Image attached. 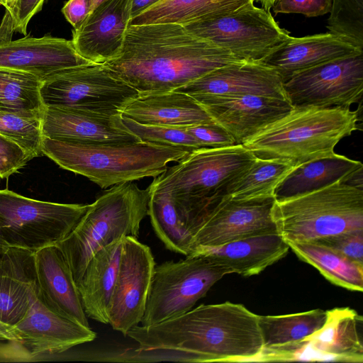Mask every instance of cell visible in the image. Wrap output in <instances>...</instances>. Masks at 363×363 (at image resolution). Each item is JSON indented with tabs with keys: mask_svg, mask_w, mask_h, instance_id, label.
I'll return each instance as SVG.
<instances>
[{
	"mask_svg": "<svg viewBox=\"0 0 363 363\" xmlns=\"http://www.w3.org/2000/svg\"><path fill=\"white\" fill-rule=\"evenodd\" d=\"M241 61L183 25H129L123 48L104 63L139 94L174 91L221 67Z\"/></svg>",
	"mask_w": 363,
	"mask_h": 363,
	"instance_id": "6da1fadb",
	"label": "cell"
},
{
	"mask_svg": "<svg viewBox=\"0 0 363 363\" xmlns=\"http://www.w3.org/2000/svg\"><path fill=\"white\" fill-rule=\"evenodd\" d=\"M258 317L240 303L202 304L157 324L138 325L126 336L140 350L179 353L184 362H258L263 349Z\"/></svg>",
	"mask_w": 363,
	"mask_h": 363,
	"instance_id": "7a4b0ae2",
	"label": "cell"
},
{
	"mask_svg": "<svg viewBox=\"0 0 363 363\" xmlns=\"http://www.w3.org/2000/svg\"><path fill=\"white\" fill-rule=\"evenodd\" d=\"M256 158L242 144L193 150L149 186L170 194L182 229L193 240L229 184Z\"/></svg>",
	"mask_w": 363,
	"mask_h": 363,
	"instance_id": "3957f363",
	"label": "cell"
},
{
	"mask_svg": "<svg viewBox=\"0 0 363 363\" xmlns=\"http://www.w3.org/2000/svg\"><path fill=\"white\" fill-rule=\"evenodd\" d=\"M42 152L61 168L82 175L101 189L156 177L189 150L147 142L77 143L43 138Z\"/></svg>",
	"mask_w": 363,
	"mask_h": 363,
	"instance_id": "277c9868",
	"label": "cell"
},
{
	"mask_svg": "<svg viewBox=\"0 0 363 363\" xmlns=\"http://www.w3.org/2000/svg\"><path fill=\"white\" fill-rule=\"evenodd\" d=\"M357 121L349 107H293L242 145L257 157L300 164L335 154L336 145L358 128Z\"/></svg>",
	"mask_w": 363,
	"mask_h": 363,
	"instance_id": "5b68a950",
	"label": "cell"
},
{
	"mask_svg": "<svg viewBox=\"0 0 363 363\" xmlns=\"http://www.w3.org/2000/svg\"><path fill=\"white\" fill-rule=\"evenodd\" d=\"M148 186L133 182L116 184L89 204L69 233L56 243L77 283L91 257L113 241L126 236L138 238L140 224L147 216Z\"/></svg>",
	"mask_w": 363,
	"mask_h": 363,
	"instance_id": "8992f818",
	"label": "cell"
},
{
	"mask_svg": "<svg viewBox=\"0 0 363 363\" xmlns=\"http://www.w3.org/2000/svg\"><path fill=\"white\" fill-rule=\"evenodd\" d=\"M272 216L277 233L286 242L363 229V189L339 181L310 193L275 200Z\"/></svg>",
	"mask_w": 363,
	"mask_h": 363,
	"instance_id": "52a82bcc",
	"label": "cell"
},
{
	"mask_svg": "<svg viewBox=\"0 0 363 363\" xmlns=\"http://www.w3.org/2000/svg\"><path fill=\"white\" fill-rule=\"evenodd\" d=\"M88 206L39 201L0 189V239L8 247L35 252L64 239Z\"/></svg>",
	"mask_w": 363,
	"mask_h": 363,
	"instance_id": "ba28073f",
	"label": "cell"
},
{
	"mask_svg": "<svg viewBox=\"0 0 363 363\" xmlns=\"http://www.w3.org/2000/svg\"><path fill=\"white\" fill-rule=\"evenodd\" d=\"M45 107L121 115L138 92L104 64L89 63L60 70L42 81Z\"/></svg>",
	"mask_w": 363,
	"mask_h": 363,
	"instance_id": "9c48e42d",
	"label": "cell"
},
{
	"mask_svg": "<svg viewBox=\"0 0 363 363\" xmlns=\"http://www.w3.org/2000/svg\"><path fill=\"white\" fill-rule=\"evenodd\" d=\"M228 269L201 255L155 265L141 325L148 326L193 308Z\"/></svg>",
	"mask_w": 363,
	"mask_h": 363,
	"instance_id": "30bf717a",
	"label": "cell"
},
{
	"mask_svg": "<svg viewBox=\"0 0 363 363\" xmlns=\"http://www.w3.org/2000/svg\"><path fill=\"white\" fill-rule=\"evenodd\" d=\"M184 26L194 35L248 62H260L290 36L270 12L255 6L254 2Z\"/></svg>",
	"mask_w": 363,
	"mask_h": 363,
	"instance_id": "8fae6325",
	"label": "cell"
},
{
	"mask_svg": "<svg viewBox=\"0 0 363 363\" xmlns=\"http://www.w3.org/2000/svg\"><path fill=\"white\" fill-rule=\"evenodd\" d=\"M293 107H349L363 94V52L332 60L294 74L284 83Z\"/></svg>",
	"mask_w": 363,
	"mask_h": 363,
	"instance_id": "7c38bea8",
	"label": "cell"
},
{
	"mask_svg": "<svg viewBox=\"0 0 363 363\" xmlns=\"http://www.w3.org/2000/svg\"><path fill=\"white\" fill-rule=\"evenodd\" d=\"M155 265L147 245L131 236L123 238L108 318L111 328L124 336L141 322Z\"/></svg>",
	"mask_w": 363,
	"mask_h": 363,
	"instance_id": "4fadbf2b",
	"label": "cell"
},
{
	"mask_svg": "<svg viewBox=\"0 0 363 363\" xmlns=\"http://www.w3.org/2000/svg\"><path fill=\"white\" fill-rule=\"evenodd\" d=\"M96 334L50 308L38 292L26 315L16 325L0 333V341L15 343L32 357L63 352L93 341Z\"/></svg>",
	"mask_w": 363,
	"mask_h": 363,
	"instance_id": "5bb4252c",
	"label": "cell"
},
{
	"mask_svg": "<svg viewBox=\"0 0 363 363\" xmlns=\"http://www.w3.org/2000/svg\"><path fill=\"white\" fill-rule=\"evenodd\" d=\"M274 201V197L235 200L224 196L194 237L191 252L198 246H217L277 233L272 216Z\"/></svg>",
	"mask_w": 363,
	"mask_h": 363,
	"instance_id": "9a60e30c",
	"label": "cell"
},
{
	"mask_svg": "<svg viewBox=\"0 0 363 363\" xmlns=\"http://www.w3.org/2000/svg\"><path fill=\"white\" fill-rule=\"evenodd\" d=\"M174 91L195 99L250 94L287 100L280 75L262 62H241L221 67Z\"/></svg>",
	"mask_w": 363,
	"mask_h": 363,
	"instance_id": "2e32d148",
	"label": "cell"
},
{
	"mask_svg": "<svg viewBox=\"0 0 363 363\" xmlns=\"http://www.w3.org/2000/svg\"><path fill=\"white\" fill-rule=\"evenodd\" d=\"M44 137L77 143L126 144L141 140L123 125L121 115L84 110L45 107Z\"/></svg>",
	"mask_w": 363,
	"mask_h": 363,
	"instance_id": "e0dca14e",
	"label": "cell"
},
{
	"mask_svg": "<svg viewBox=\"0 0 363 363\" xmlns=\"http://www.w3.org/2000/svg\"><path fill=\"white\" fill-rule=\"evenodd\" d=\"M131 0H105L73 30L77 52L91 63L104 64L121 52L131 18Z\"/></svg>",
	"mask_w": 363,
	"mask_h": 363,
	"instance_id": "ac0fdd59",
	"label": "cell"
},
{
	"mask_svg": "<svg viewBox=\"0 0 363 363\" xmlns=\"http://www.w3.org/2000/svg\"><path fill=\"white\" fill-rule=\"evenodd\" d=\"M89 63L77 52L72 40L44 35L0 40V68L30 73L42 80L60 70Z\"/></svg>",
	"mask_w": 363,
	"mask_h": 363,
	"instance_id": "d6986e66",
	"label": "cell"
},
{
	"mask_svg": "<svg viewBox=\"0 0 363 363\" xmlns=\"http://www.w3.org/2000/svg\"><path fill=\"white\" fill-rule=\"evenodd\" d=\"M213 121L242 144L265 125L289 112L288 100L259 95L196 99Z\"/></svg>",
	"mask_w": 363,
	"mask_h": 363,
	"instance_id": "ffe728a7",
	"label": "cell"
},
{
	"mask_svg": "<svg viewBox=\"0 0 363 363\" xmlns=\"http://www.w3.org/2000/svg\"><path fill=\"white\" fill-rule=\"evenodd\" d=\"M301 361L363 362V318L349 307L327 311L323 327L307 337Z\"/></svg>",
	"mask_w": 363,
	"mask_h": 363,
	"instance_id": "44dd1931",
	"label": "cell"
},
{
	"mask_svg": "<svg viewBox=\"0 0 363 363\" xmlns=\"http://www.w3.org/2000/svg\"><path fill=\"white\" fill-rule=\"evenodd\" d=\"M38 294L57 313L90 328L71 269L56 244L34 252Z\"/></svg>",
	"mask_w": 363,
	"mask_h": 363,
	"instance_id": "7402d4cb",
	"label": "cell"
},
{
	"mask_svg": "<svg viewBox=\"0 0 363 363\" xmlns=\"http://www.w3.org/2000/svg\"><path fill=\"white\" fill-rule=\"evenodd\" d=\"M38 292L34 252L7 247L0 257V333L26 315Z\"/></svg>",
	"mask_w": 363,
	"mask_h": 363,
	"instance_id": "603a6c76",
	"label": "cell"
},
{
	"mask_svg": "<svg viewBox=\"0 0 363 363\" xmlns=\"http://www.w3.org/2000/svg\"><path fill=\"white\" fill-rule=\"evenodd\" d=\"M289 250L288 243L277 232L217 246H198L189 255L204 256L230 274L250 277L261 273L284 257Z\"/></svg>",
	"mask_w": 363,
	"mask_h": 363,
	"instance_id": "cb8c5ba5",
	"label": "cell"
},
{
	"mask_svg": "<svg viewBox=\"0 0 363 363\" xmlns=\"http://www.w3.org/2000/svg\"><path fill=\"white\" fill-rule=\"evenodd\" d=\"M363 52L330 32L289 36L260 62L274 69L284 83L294 74L332 60Z\"/></svg>",
	"mask_w": 363,
	"mask_h": 363,
	"instance_id": "d4e9b609",
	"label": "cell"
},
{
	"mask_svg": "<svg viewBox=\"0 0 363 363\" xmlns=\"http://www.w3.org/2000/svg\"><path fill=\"white\" fill-rule=\"evenodd\" d=\"M121 116L142 124L184 128L216 123L194 98L175 91L139 94Z\"/></svg>",
	"mask_w": 363,
	"mask_h": 363,
	"instance_id": "484cf974",
	"label": "cell"
},
{
	"mask_svg": "<svg viewBox=\"0 0 363 363\" xmlns=\"http://www.w3.org/2000/svg\"><path fill=\"white\" fill-rule=\"evenodd\" d=\"M123 238L96 252L77 283L87 318L104 324L108 323V310L118 275Z\"/></svg>",
	"mask_w": 363,
	"mask_h": 363,
	"instance_id": "4316f807",
	"label": "cell"
},
{
	"mask_svg": "<svg viewBox=\"0 0 363 363\" xmlns=\"http://www.w3.org/2000/svg\"><path fill=\"white\" fill-rule=\"evenodd\" d=\"M359 161L337 153L298 164L277 186L274 197L281 201L310 193L342 181L362 167Z\"/></svg>",
	"mask_w": 363,
	"mask_h": 363,
	"instance_id": "83f0119b",
	"label": "cell"
},
{
	"mask_svg": "<svg viewBox=\"0 0 363 363\" xmlns=\"http://www.w3.org/2000/svg\"><path fill=\"white\" fill-rule=\"evenodd\" d=\"M326 318L327 311L319 308L287 315H259L262 351H279L298 345L320 330Z\"/></svg>",
	"mask_w": 363,
	"mask_h": 363,
	"instance_id": "f1b7e54d",
	"label": "cell"
},
{
	"mask_svg": "<svg viewBox=\"0 0 363 363\" xmlns=\"http://www.w3.org/2000/svg\"><path fill=\"white\" fill-rule=\"evenodd\" d=\"M254 0H160L130 21L129 25L189 23L235 11Z\"/></svg>",
	"mask_w": 363,
	"mask_h": 363,
	"instance_id": "f546056e",
	"label": "cell"
},
{
	"mask_svg": "<svg viewBox=\"0 0 363 363\" xmlns=\"http://www.w3.org/2000/svg\"><path fill=\"white\" fill-rule=\"evenodd\" d=\"M287 243L300 259L314 267L333 284L362 291L363 264L311 241Z\"/></svg>",
	"mask_w": 363,
	"mask_h": 363,
	"instance_id": "4dcf8cb0",
	"label": "cell"
},
{
	"mask_svg": "<svg viewBox=\"0 0 363 363\" xmlns=\"http://www.w3.org/2000/svg\"><path fill=\"white\" fill-rule=\"evenodd\" d=\"M298 164L277 158H259L232 181L225 196L235 200L274 197L278 184Z\"/></svg>",
	"mask_w": 363,
	"mask_h": 363,
	"instance_id": "1f68e13d",
	"label": "cell"
},
{
	"mask_svg": "<svg viewBox=\"0 0 363 363\" xmlns=\"http://www.w3.org/2000/svg\"><path fill=\"white\" fill-rule=\"evenodd\" d=\"M42 81L30 73L0 68V111L43 113Z\"/></svg>",
	"mask_w": 363,
	"mask_h": 363,
	"instance_id": "d6a6232c",
	"label": "cell"
},
{
	"mask_svg": "<svg viewBox=\"0 0 363 363\" xmlns=\"http://www.w3.org/2000/svg\"><path fill=\"white\" fill-rule=\"evenodd\" d=\"M43 113L0 111V133L20 145L33 158L39 157L43 155L44 138Z\"/></svg>",
	"mask_w": 363,
	"mask_h": 363,
	"instance_id": "836d02e7",
	"label": "cell"
},
{
	"mask_svg": "<svg viewBox=\"0 0 363 363\" xmlns=\"http://www.w3.org/2000/svg\"><path fill=\"white\" fill-rule=\"evenodd\" d=\"M329 32L363 50V0H332Z\"/></svg>",
	"mask_w": 363,
	"mask_h": 363,
	"instance_id": "e575fe53",
	"label": "cell"
},
{
	"mask_svg": "<svg viewBox=\"0 0 363 363\" xmlns=\"http://www.w3.org/2000/svg\"><path fill=\"white\" fill-rule=\"evenodd\" d=\"M121 121L126 128L141 141L179 147L189 151L201 148L187 128L142 124L123 116Z\"/></svg>",
	"mask_w": 363,
	"mask_h": 363,
	"instance_id": "d590c367",
	"label": "cell"
},
{
	"mask_svg": "<svg viewBox=\"0 0 363 363\" xmlns=\"http://www.w3.org/2000/svg\"><path fill=\"white\" fill-rule=\"evenodd\" d=\"M45 0H15L7 4L0 23V40H11L13 33L26 35L30 19L41 11Z\"/></svg>",
	"mask_w": 363,
	"mask_h": 363,
	"instance_id": "8d00e7d4",
	"label": "cell"
},
{
	"mask_svg": "<svg viewBox=\"0 0 363 363\" xmlns=\"http://www.w3.org/2000/svg\"><path fill=\"white\" fill-rule=\"evenodd\" d=\"M311 241L363 264V229L345 231Z\"/></svg>",
	"mask_w": 363,
	"mask_h": 363,
	"instance_id": "74e56055",
	"label": "cell"
},
{
	"mask_svg": "<svg viewBox=\"0 0 363 363\" xmlns=\"http://www.w3.org/2000/svg\"><path fill=\"white\" fill-rule=\"evenodd\" d=\"M33 157L14 141L0 133V179H7Z\"/></svg>",
	"mask_w": 363,
	"mask_h": 363,
	"instance_id": "f35d334b",
	"label": "cell"
},
{
	"mask_svg": "<svg viewBox=\"0 0 363 363\" xmlns=\"http://www.w3.org/2000/svg\"><path fill=\"white\" fill-rule=\"evenodd\" d=\"M201 147L215 148L237 144L231 135L216 123L199 124L187 128Z\"/></svg>",
	"mask_w": 363,
	"mask_h": 363,
	"instance_id": "ab89813d",
	"label": "cell"
},
{
	"mask_svg": "<svg viewBox=\"0 0 363 363\" xmlns=\"http://www.w3.org/2000/svg\"><path fill=\"white\" fill-rule=\"evenodd\" d=\"M332 0H277L272 7L278 13H301L306 17H316L330 13Z\"/></svg>",
	"mask_w": 363,
	"mask_h": 363,
	"instance_id": "60d3db41",
	"label": "cell"
},
{
	"mask_svg": "<svg viewBox=\"0 0 363 363\" xmlns=\"http://www.w3.org/2000/svg\"><path fill=\"white\" fill-rule=\"evenodd\" d=\"M90 12V0H69L62 9V13L74 30L81 26Z\"/></svg>",
	"mask_w": 363,
	"mask_h": 363,
	"instance_id": "b9f144b4",
	"label": "cell"
},
{
	"mask_svg": "<svg viewBox=\"0 0 363 363\" xmlns=\"http://www.w3.org/2000/svg\"><path fill=\"white\" fill-rule=\"evenodd\" d=\"M160 1V0H131V18L142 13Z\"/></svg>",
	"mask_w": 363,
	"mask_h": 363,
	"instance_id": "7bdbcfd3",
	"label": "cell"
},
{
	"mask_svg": "<svg viewBox=\"0 0 363 363\" xmlns=\"http://www.w3.org/2000/svg\"><path fill=\"white\" fill-rule=\"evenodd\" d=\"M362 169L363 166L357 169L345 177L342 182L350 185L354 187H357L360 189H363L362 187Z\"/></svg>",
	"mask_w": 363,
	"mask_h": 363,
	"instance_id": "ee69618b",
	"label": "cell"
},
{
	"mask_svg": "<svg viewBox=\"0 0 363 363\" xmlns=\"http://www.w3.org/2000/svg\"><path fill=\"white\" fill-rule=\"evenodd\" d=\"M277 0H254L257 3H259L262 8L267 12H270L271 9L274 6Z\"/></svg>",
	"mask_w": 363,
	"mask_h": 363,
	"instance_id": "f6af8a7d",
	"label": "cell"
},
{
	"mask_svg": "<svg viewBox=\"0 0 363 363\" xmlns=\"http://www.w3.org/2000/svg\"><path fill=\"white\" fill-rule=\"evenodd\" d=\"M8 347L6 343H0V361L4 359V358L6 357Z\"/></svg>",
	"mask_w": 363,
	"mask_h": 363,
	"instance_id": "bcb514c9",
	"label": "cell"
},
{
	"mask_svg": "<svg viewBox=\"0 0 363 363\" xmlns=\"http://www.w3.org/2000/svg\"><path fill=\"white\" fill-rule=\"evenodd\" d=\"M105 0H90L91 2V11L98 6L101 3Z\"/></svg>",
	"mask_w": 363,
	"mask_h": 363,
	"instance_id": "7dc6e473",
	"label": "cell"
},
{
	"mask_svg": "<svg viewBox=\"0 0 363 363\" xmlns=\"http://www.w3.org/2000/svg\"><path fill=\"white\" fill-rule=\"evenodd\" d=\"M8 246H6L4 242L0 239V257L1 256L2 253L4 252V250H6V248Z\"/></svg>",
	"mask_w": 363,
	"mask_h": 363,
	"instance_id": "c3c4849f",
	"label": "cell"
},
{
	"mask_svg": "<svg viewBox=\"0 0 363 363\" xmlns=\"http://www.w3.org/2000/svg\"><path fill=\"white\" fill-rule=\"evenodd\" d=\"M9 1V0H0V4L4 7Z\"/></svg>",
	"mask_w": 363,
	"mask_h": 363,
	"instance_id": "681fc988",
	"label": "cell"
},
{
	"mask_svg": "<svg viewBox=\"0 0 363 363\" xmlns=\"http://www.w3.org/2000/svg\"><path fill=\"white\" fill-rule=\"evenodd\" d=\"M13 1H15V0H9V1H8V3L6 4V6L7 4H10V3H11V2H13ZM5 6H4V7H5Z\"/></svg>",
	"mask_w": 363,
	"mask_h": 363,
	"instance_id": "f907efd6",
	"label": "cell"
}]
</instances>
